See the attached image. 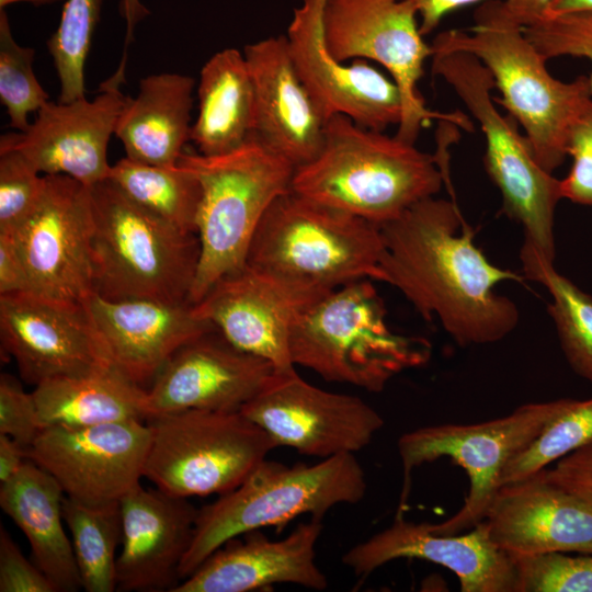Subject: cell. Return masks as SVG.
Here are the masks:
<instances>
[{
    "mask_svg": "<svg viewBox=\"0 0 592 592\" xmlns=\"http://www.w3.org/2000/svg\"><path fill=\"white\" fill-rule=\"evenodd\" d=\"M474 20L470 33L449 30L437 34L430 45L432 54L463 52L477 57L502 93L498 102L524 128L536 161L553 173L568 156L573 123L592 102L589 77L570 82L554 78L547 60L502 0L482 2Z\"/></svg>",
    "mask_w": 592,
    "mask_h": 592,
    "instance_id": "obj_2",
    "label": "cell"
},
{
    "mask_svg": "<svg viewBox=\"0 0 592 592\" xmlns=\"http://www.w3.org/2000/svg\"><path fill=\"white\" fill-rule=\"evenodd\" d=\"M567 153L572 157V166L560 180L562 198L592 206V102L570 129Z\"/></svg>",
    "mask_w": 592,
    "mask_h": 592,
    "instance_id": "obj_40",
    "label": "cell"
},
{
    "mask_svg": "<svg viewBox=\"0 0 592 592\" xmlns=\"http://www.w3.org/2000/svg\"><path fill=\"white\" fill-rule=\"evenodd\" d=\"M320 519L300 523L287 537L271 540L252 531L208 556L172 592H249L274 583L325 590L328 580L316 563Z\"/></svg>",
    "mask_w": 592,
    "mask_h": 592,
    "instance_id": "obj_26",
    "label": "cell"
},
{
    "mask_svg": "<svg viewBox=\"0 0 592 592\" xmlns=\"http://www.w3.org/2000/svg\"><path fill=\"white\" fill-rule=\"evenodd\" d=\"M150 444L144 477L180 498L223 494L277 447L240 411L191 409L146 420Z\"/></svg>",
    "mask_w": 592,
    "mask_h": 592,
    "instance_id": "obj_10",
    "label": "cell"
},
{
    "mask_svg": "<svg viewBox=\"0 0 592 592\" xmlns=\"http://www.w3.org/2000/svg\"><path fill=\"white\" fill-rule=\"evenodd\" d=\"M443 183L434 155L337 114L317 157L295 169L292 191L383 226Z\"/></svg>",
    "mask_w": 592,
    "mask_h": 592,
    "instance_id": "obj_3",
    "label": "cell"
},
{
    "mask_svg": "<svg viewBox=\"0 0 592 592\" xmlns=\"http://www.w3.org/2000/svg\"><path fill=\"white\" fill-rule=\"evenodd\" d=\"M326 294L246 264L218 280L193 306L231 344L284 371L295 367L289 353L295 325Z\"/></svg>",
    "mask_w": 592,
    "mask_h": 592,
    "instance_id": "obj_17",
    "label": "cell"
},
{
    "mask_svg": "<svg viewBox=\"0 0 592 592\" xmlns=\"http://www.w3.org/2000/svg\"><path fill=\"white\" fill-rule=\"evenodd\" d=\"M34 55L33 48L15 42L8 15L0 10V101L7 109L10 126L19 132L29 128V114L49 101L35 77Z\"/></svg>",
    "mask_w": 592,
    "mask_h": 592,
    "instance_id": "obj_36",
    "label": "cell"
},
{
    "mask_svg": "<svg viewBox=\"0 0 592 592\" xmlns=\"http://www.w3.org/2000/svg\"><path fill=\"white\" fill-rule=\"evenodd\" d=\"M42 429L146 421V388L114 365L78 376L47 379L32 391Z\"/></svg>",
    "mask_w": 592,
    "mask_h": 592,
    "instance_id": "obj_29",
    "label": "cell"
},
{
    "mask_svg": "<svg viewBox=\"0 0 592 592\" xmlns=\"http://www.w3.org/2000/svg\"><path fill=\"white\" fill-rule=\"evenodd\" d=\"M93 292L107 299L189 301L200 241L130 200L109 178L90 187Z\"/></svg>",
    "mask_w": 592,
    "mask_h": 592,
    "instance_id": "obj_8",
    "label": "cell"
},
{
    "mask_svg": "<svg viewBox=\"0 0 592 592\" xmlns=\"http://www.w3.org/2000/svg\"><path fill=\"white\" fill-rule=\"evenodd\" d=\"M380 228L383 282L426 321L436 317L458 345L498 342L515 329L517 307L494 287L522 277L486 258L454 200L426 197Z\"/></svg>",
    "mask_w": 592,
    "mask_h": 592,
    "instance_id": "obj_1",
    "label": "cell"
},
{
    "mask_svg": "<svg viewBox=\"0 0 592 592\" xmlns=\"http://www.w3.org/2000/svg\"><path fill=\"white\" fill-rule=\"evenodd\" d=\"M399 558L431 561L451 570L463 592H515L514 559L490 539L482 521L458 535L436 533L430 523L397 516L390 526L350 548L342 562L355 574L366 576Z\"/></svg>",
    "mask_w": 592,
    "mask_h": 592,
    "instance_id": "obj_21",
    "label": "cell"
},
{
    "mask_svg": "<svg viewBox=\"0 0 592 592\" xmlns=\"http://www.w3.org/2000/svg\"><path fill=\"white\" fill-rule=\"evenodd\" d=\"M107 178L141 207L184 232L196 234L202 189L189 169L125 157L111 164Z\"/></svg>",
    "mask_w": 592,
    "mask_h": 592,
    "instance_id": "obj_31",
    "label": "cell"
},
{
    "mask_svg": "<svg viewBox=\"0 0 592 592\" xmlns=\"http://www.w3.org/2000/svg\"><path fill=\"white\" fill-rule=\"evenodd\" d=\"M44 175L18 150L0 148V231L15 230L33 212Z\"/></svg>",
    "mask_w": 592,
    "mask_h": 592,
    "instance_id": "obj_38",
    "label": "cell"
},
{
    "mask_svg": "<svg viewBox=\"0 0 592 592\" xmlns=\"http://www.w3.org/2000/svg\"><path fill=\"white\" fill-rule=\"evenodd\" d=\"M275 371L212 330L179 349L146 388L147 419L191 409L240 411Z\"/></svg>",
    "mask_w": 592,
    "mask_h": 592,
    "instance_id": "obj_20",
    "label": "cell"
},
{
    "mask_svg": "<svg viewBox=\"0 0 592 592\" xmlns=\"http://www.w3.org/2000/svg\"><path fill=\"white\" fill-rule=\"evenodd\" d=\"M102 0H66L60 23L47 41L60 82L59 102L86 96L84 66Z\"/></svg>",
    "mask_w": 592,
    "mask_h": 592,
    "instance_id": "obj_35",
    "label": "cell"
},
{
    "mask_svg": "<svg viewBox=\"0 0 592 592\" xmlns=\"http://www.w3.org/2000/svg\"><path fill=\"white\" fill-rule=\"evenodd\" d=\"M482 522L512 556L592 554V506L537 471L501 486Z\"/></svg>",
    "mask_w": 592,
    "mask_h": 592,
    "instance_id": "obj_24",
    "label": "cell"
},
{
    "mask_svg": "<svg viewBox=\"0 0 592 592\" xmlns=\"http://www.w3.org/2000/svg\"><path fill=\"white\" fill-rule=\"evenodd\" d=\"M554 464L540 470L543 476L592 506V442Z\"/></svg>",
    "mask_w": 592,
    "mask_h": 592,
    "instance_id": "obj_43",
    "label": "cell"
},
{
    "mask_svg": "<svg viewBox=\"0 0 592 592\" xmlns=\"http://www.w3.org/2000/svg\"><path fill=\"white\" fill-rule=\"evenodd\" d=\"M42 426L32 392H26L11 375L0 377V433L29 448Z\"/></svg>",
    "mask_w": 592,
    "mask_h": 592,
    "instance_id": "obj_41",
    "label": "cell"
},
{
    "mask_svg": "<svg viewBox=\"0 0 592 592\" xmlns=\"http://www.w3.org/2000/svg\"><path fill=\"white\" fill-rule=\"evenodd\" d=\"M254 91L253 137L295 169L321 150L328 118L300 79L285 36L244 47Z\"/></svg>",
    "mask_w": 592,
    "mask_h": 592,
    "instance_id": "obj_25",
    "label": "cell"
},
{
    "mask_svg": "<svg viewBox=\"0 0 592 592\" xmlns=\"http://www.w3.org/2000/svg\"><path fill=\"white\" fill-rule=\"evenodd\" d=\"M592 11V0H551L547 14Z\"/></svg>",
    "mask_w": 592,
    "mask_h": 592,
    "instance_id": "obj_49",
    "label": "cell"
},
{
    "mask_svg": "<svg viewBox=\"0 0 592 592\" xmlns=\"http://www.w3.org/2000/svg\"><path fill=\"white\" fill-rule=\"evenodd\" d=\"M510 15L526 27L543 19L551 0H502Z\"/></svg>",
    "mask_w": 592,
    "mask_h": 592,
    "instance_id": "obj_47",
    "label": "cell"
},
{
    "mask_svg": "<svg viewBox=\"0 0 592 592\" xmlns=\"http://www.w3.org/2000/svg\"><path fill=\"white\" fill-rule=\"evenodd\" d=\"M150 444L146 421L46 426L27 448L66 497L86 504L119 502L144 477Z\"/></svg>",
    "mask_w": 592,
    "mask_h": 592,
    "instance_id": "obj_15",
    "label": "cell"
},
{
    "mask_svg": "<svg viewBox=\"0 0 592 592\" xmlns=\"http://www.w3.org/2000/svg\"><path fill=\"white\" fill-rule=\"evenodd\" d=\"M323 36L335 60L372 59L387 69L399 88L402 115L396 137L414 144L431 118L460 122L429 111L418 90L431 46L423 41L417 12L405 0H327Z\"/></svg>",
    "mask_w": 592,
    "mask_h": 592,
    "instance_id": "obj_12",
    "label": "cell"
},
{
    "mask_svg": "<svg viewBox=\"0 0 592 592\" xmlns=\"http://www.w3.org/2000/svg\"><path fill=\"white\" fill-rule=\"evenodd\" d=\"M420 16L419 30L422 36L433 32L442 19L453 11L487 0H405Z\"/></svg>",
    "mask_w": 592,
    "mask_h": 592,
    "instance_id": "obj_45",
    "label": "cell"
},
{
    "mask_svg": "<svg viewBox=\"0 0 592 592\" xmlns=\"http://www.w3.org/2000/svg\"><path fill=\"white\" fill-rule=\"evenodd\" d=\"M27 460V448L11 436L0 433V482L13 478Z\"/></svg>",
    "mask_w": 592,
    "mask_h": 592,
    "instance_id": "obj_46",
    "label": "cell"
},
{
    "mask_svg": "<svg viewBox=\"0 0 592 592\" xmlns=\"http://www.w3.org/2000/svg\"><path fill=\"white\" fill-rule=\"evenodd\" d=\"M179 164L198 180L200 258L189 303L200 301L221 277L246 265L258 226L272 203L292 190L295 167L252 137L227 153L182 152Z\"/></svg>",
    "mask_w": 592,
    "mask_h": 592,
    "instance_id": "obj_6",
    "label": "cell"
},
{
    "mask_svg": "<svg viewBox=\"0 0 592 592\" xmlns=\"http://www.w3.org/2000/svg\"><path fill=\"white\" fill-rule=\"evenodd\" d=\"M194 79L162 72L140 80L136 98L127 96L115 136L126 157L156 166H175L190 140Z\"/></svg>",
    "mask_w": 592,
    "mask_h": 592,
    "instance_id": "obj_28",
    "label": "cell"
},
{
    "mask_svg": "<svg viewBox=\"0 0 592 592\" xmlns=\"http://www.w3.org/2000/svg\"><path fill=\"white\" fill-rule=\"evenodd\" d=\"M31 292L26 269L10 232L0 231V296Z\"/></svg>",
    "mask_w": 592,
    "mask_h": 592,
    "instance_id": "obj_44",
    "label": "cell"
},
{
    "mask_svg": "<svg viewBox=\"0 0 592 592\" xmlns=\"http://www.w3.org/2000/svg\"><path fill=\"white\" fill-rule=\"evenodd\" d=\"M289 353L295 366L328 382L379 392L398 374L426 364L431 344L394 332L372 280H360L327 293L303 314Z\"/></svg>",
    "mask_w": 592,
    "mask_h": 592,
    "instance_id": "obj_4",
    "label": "cell"
},
{
    "mask_svg": "<svg viewBox=\"0 0 592 592\" xmlns=\"http://www.w3.org/2000/svg\"><path fill=\"white\" fill-rule=\"evenodd\" d=\"M93 229L90 187L67 175L44 174L37 205L10 232L31 292L77 301L87 298L93 292Z\"/></svg>",
    "mask_w": 592,
    "mask_h": 592,
    "instance_id": "obj_14",
    "label": "cell"
},
{
    "mask_svg": "<svg viewBox=\"0 0 592 592\" xmlns=\"http://www.w3.org/2000/svg\"><path fill=\"white\" fill-rule=\"evenodd\" d=\"M563 399L527 403L510 414L474 424H441L405 433L398 441L403 467V498L410 473L442 457L468 476L464 505L448 520L430 524L442 534H458L480 523L498 490L506 465L524 451L562 407Z\"/></svg>",
    "mask_w": 592,
    "mask_h": 592,
    "instance_id": "obj_11",
    "label": "cell"
},
{
    "mask_svg": "<svg viewBox=\"0 0 592 592\" xmlns=\"http://www.w3.org/2000/svg\"><path fill=\"white\" fill-rule=\"evenodd\" d=\"M240 412L277 447L322 459L363 449L384 425L379 413L361 398L320 389L295 367L275 371Z\"/></svg>",
    "mask_w": 592,
    "mask_h": 592,
    "instance_id": "obj_13",
    "label": "cell"
},
{
    "mask_svg": "<svg viewBox=\"0 0 592 592\" xmlns=\"http://www.w3.org/2000/svg\"><path fill=\"white\" fill-rule=\"evenodd\" d=\"M64 498L55 478L30 459L0 487V506L24 533L32 560L56 592H76L82 587L71 539L64 527Z\"/></svg>",
    "mask_w": 592,
    "mask_h": 592,
    "instance_id": "obj_27",
    "label": "cell"
},
{
    "mask_svg": "<svg viewBox=\"0 0 592 592\" xmlns=\"http://www.w3.org/2000/svg\"><path fill=\"white\" fill-rule=\"evenodd\" d=\"M121 13L126 22L125 52L123 60H126V50L133 41L136 25L149 13L140 0H122Z\"/></svg>",
    "mask_w": 592,
    "mask_h": 592,
    "instance_id": "obj_48",
    "label": "cell"
},
{
    "mask_svg": "<svg viewBox=\"0 0 592 592\" xmlns=\"http://www.w3.org/2000/svg\"><path fill=\"white\" fill-rule=\"evenodd\" d=\"M58 1H62V0H0V10H3L9 4H13L16 2H30L35 5H43V4H52Z\"/></svg>",
    "mask_w": 592,
    "mask_h": 592,
    "instance_id": "obj_50",
    "label": "cell"
},
{
    "mask_svg": "<svg viewBox=\"0 0 592 592\" xmlns=\"http://www.w3.org/2000/svg\"><path fill=\"white\" fill-rule=\"evenodd\" d=\"M122 543L116 590L172 592L191 545L198 509L187 498L158 488L134 487L119 501Z\"/></svg>",
    "mask_w": 592,
    "mask_h": 592,
    "instance_id": "obj_23",
    "label": "cell"
},
{
    "mask_svg": "<svg viewBox=\"0 0 592 592\" xmlns=\"http://www.w3.org/2000/svg\"><path fill=\"white\" fill-rule=\"evenodd\" d=\"M0 592H56L53 583L33 560L20 550L8 531L0 526Z\"/></svg>",
    "mask_w": 592,
    "mask_h": 592,
    "instance_id": "obj_42",
    "label": "cell"
},
{
    "mask_svg": "<svg viewBox=\"0 0 592 592\" xmlns=\"http://www.w3.org/2000/svg\"><path fill=\"white\" fill-rule=\"evenodd\" d=\"M592 442V398L563 399L539 435L505 467L501 486L524 479Z\"/></svg>",
    "mask_w": 592,
    "mask_h": 592,
    "instance_id": "obj_34",
    "label": "cell"
},
{
    "mask_svg": "<svg viewBox=\"0 0 592 592\" xmlns=\"http://www.w3.org/2000/svg\"><path fill=\"white\" fill-rule=\"evenodd\" d=\"M125 78L115 73L93 99L47 101L25 132L0 138V148L21 152L44 174H62L91 187L107 179V146L126 102Z\"/></svg>",
    "mask_w": 592,
    "mask_h": 592,
    "instance_id": "obj_18",
    "label": "cell"
},
{
    "mask_svg": "<svg viewBox=\"0 0 592 592\" xmlns=\"http://www.w3.org/2000/svg\"><path fill=\"white\" fill-rule=\"evenodd\" d=\"M62 512L82 589L115 591L116 551L122 543L119 502L86 504L65 496Z\"/></svg>",
    "mask_w": 592,
    "mask_h": 592,
    "instance_id": "obj_33",
    "label": "cell"
},
{
    "mask_svg": "<svg viewBox=\"0 0 592 592\" xmlns=\"http://www.w3.org/2000/svg\"><path fill=\"white\" fill-rule=\"evenodd\" d=\"M524 33L546 60L570 56L592 64V11L546 14ZM589 80L592 92V72Z\"/></svg>",
    "mask_w": 592,
    "mask_h": 592,
    "instance_id": "obj_39",
    "label": "cell"
},
{
    "mask_svg": "<svg viewBox=\"0 0 592 592\" xmlns=\"http://www.w3.org/2000/svg\"><path fill=\"white\" fill-rule=\"evenodd\" d=\"M382 228L292 190L261 219L246 264L329 293L360 280L383 282Z\"/></svg>",
    "mask_w": 592,
    "mask_h": 592,
    "instance_id": "obj_7",
    "label": "cell"
},
{
    "mask_svg": "<svg viewBox=\"0 0 592 592\" xmlns=\"http://www.w3.org/2000/svg\"><path fill=\"white\" fill-rule=\"evenodd\" d=\"M365 473L352 453L292 466L262 460L235 489L198 509L191 545L180 565L184 580L228 540L309 514L322 519L333 506L360 502ZM180 581V582H181Z\"/></svg>",
    "mask_w": 592,
    "mask_h": 592,
    "instance_id": "obj_5",
    "label": "cell"
},
{
    "mask_svg": "<svg viewBox=\"0 0 592 592\" xmlns=\"http://www.w3.org/2000/svg\"><path fill=\"white\" fill-rule=\"evenodd\" d=\"M197 96L198 114L191 127L190 140L200 153H227L253 137V83L240 50L225 48L205 62Z\"/></svg>",
    "mask_w": 592,
    "mask_h": 592,
    "instance_id": "obj_30",
    "label": "cell"
},
{
    "mask_svg": "<svg viewBox=\"0 0 592 592\" xmlns=\"http://www.w3.org/2000/svg\"><path fill=\"white\" fill-rule=\"evenodd\" d=\"M432 73L443 78L480 124L486 138L485 167L500 190L505 215L524 230V242L554 263L555 210L562 198L561 182L536 161L515 119L496 109L494 80L474 55L463 52L432 54Z\"/></svg>",
    "mask_w": 592,
    "mask_h": 592,
    "instance_id": "obj_9",
    "label": "cell"
},
{
    "mask_svg": "<svg viewBox=\"0 0 592 592\" xmlns=\"http://www.w3.org/2000/svg\"><path fill=\"white\" fill-rule=\"evenodd\" d=\"M512 557L516 570L515 592H592V554Z\"/></svg>",
    "mask_w": 592,
    "mask_h": 592,
    "instance_id": "obj_37",
    "label": "cell"
},
{
    "mask_svg": "<svg viewBox=\"0 0 592 592\" xmlns=\"http://www.w3.org/2000/svg\"><path fill=\"white\" fill-rule=\"evenodd\" d=\"M526 278L546 287L551 296L548 314L573 372L592 384V297L554 267L528 243L520 253Z\"/></svg>",
    "mask_w": 592,
    "mask_h": 592,
    "instance_id": "obj_32",
    "label": "cell"
},
{
    "mask_svg": "<svg viewBox=\"0 0 592 592\" xmlns=\"http://www.w3.org/2000/svg\"><path fill=\"white\" fill-rule=\"evenodd\" d=\"M0 338L34 387L113 365L82 301L33 292L1 295Z\"/></svg>",
    "mask_w": 592,
    "mask_h": 592,
    "instance_id": "obj_16",
    "label": "cell"
},
{
    "mask_svg": "<svg viewBox=\"0 0 592 592\" xmlns=\"http://www.w3.org/2000/svg\"><path fill=\"white\" fill-rule=\"evenodd\" d=\"M327 0H301L286 41L295 68L325 116L342 114L356 124L384 132L399 124L402 100L398 86L364 59L350 65L332 58L323 36Z\"/></svg>",
    "mask_w": 592,
    "mask_h": 592,
    "instance_id": "obj_19",
    "label": "cell"
},
{
    "mask_svg": "<svg viewBox=\"0 0 592 592\" xmlns=\"http://www.w3.org/2000/svg\"><path fill=\"white\" fill-rule=\"evenodd\" d=\"M82 303L112 364L144 388L179 349L216 329L189 301L114 300L92 292Z\"/></svg>",
    "mask_w": 592,
    "mask_h": 592,
    "instance_id": "obj_22",
    "label": "cell"
}]
</instances>
